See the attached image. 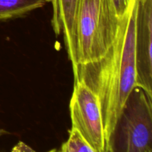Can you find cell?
Here are the masks:
<instances>
[{
	"mask_svg": "<svg viewBox=\"0 0 152 152\" xmlns=\"http://www.w3.org/2000/svg\"><path fill=\"white\" fill-rule=\"evenodd\" d=\"M136 0L120 17L118 31L106 53L93 62L79 65L74 81L88 86L99 98L105 142L136 86Z\"/></svg>",
	"mask_w": 152,
	"mask_h": 152,
	"instance_id": "1",
	"label": "cell"
},
{
	"mask_svg": "<svg viewBox=\"0 0 152 152\" xmlns=\"http://www.w3.org/2000/svg\"><path fill=\"white\" fill-rule=\"evenodd\" d=\"M120 19L112 0H80L78 65L96 60L106 53L116 38Z\"/></svg>",
	"mask_w": 152,
	"mask_h": 152,
	"instance_id": "2",
	"label": "cell"
},
{
	"mask_svg": "<svg viewBox=\"0 0 152 152\" xmlns=\"http://www.w3.org/2000/svg\"><path fill=\"white\" fill-rule=\"evenodd\" d=\"M152 97L135 86L106 142V152H152Z\"/></svg>",
	"mask_w": 152,
	"mask_h": 152,
	"instance_id": "3",
	"label": "cell"
},
{
	"mask_svg": "<svg viewBox=\"0 0 152 152\" xmlns=\"http://www.w3.org/2000/svg\"><path fill=\"white\" fill-rule=\"evenodd\" d=\"M73 129H76L96 152H106L105 130L99 98L80 81H74L70 101Z\"/></svg>",
	"mask_w": 152,
	"mask_h": 152,
	"instance_id": "4",
	"label": "cell"
},
{
	"mask_svg": "<svg viewBox=\"0 0 152 152\" xmlns=\"http://www.w3.org/2000/svg\"><path fill=\"white\" fill-rule=\"evenodd\" d=\"M136 86L152 97V0H136Z\"/></svg>",
	"mask_w": 152,
	"mask_h": 152,
	"instance_id": "5",
	"label": "cell"
},
{
	"mask_svg": "<svg viewBox=\"0 0 152 152\" xmlns=\"http://www.w3.org/2000/svg\"><path fill=\"white\" fill-rule=\"evenodd\" d=\"M80 0H48L53 6L51 25L56 36L63 34L65 48L71 61L73 72L77 61V13Z\"/></svg>",
	"mask_w": 152,
	"mask_h": 152,
	"instance_id": "6",
	"label": "cell"
},
{
	"mask_svg": "<svg viewBox=\"0 0 152 152\" xmlns=\"http://www.w3.org/2000/svg\"><path fill=\"white\" fill-rule=\"evenodd\" d=\"M47 2L48 0H0V21L22 17Z\"/></svg>",
	"mask_w": 152,
	"mask_h": 152,
	"instance_id": "7",
	"label": "cell"
},
{
	"mask_svg": "<svg viewBox=\"0 0 152 152\" xmlns=\"http://www.w3.org/2000/svg\"><path fill=\"white\" fill-rule=\"evenodd\" d=\"M60 152H96L76 129L71 128L69 137L64 142Z\"/></svg>",
	"mask_w": 152,
	"mask_h": 152,
	"instance_id": "8",
	"label": "cell"
},
{
	"mask_svg": "<svg viewBox=\"0 0 152 152\" xmlns=\"http://www.w3.org/2000/svg\"><path fill=\"white\" fill-rule=\"evenodd\" d=\"M119 17H122L127 11L133 0H112Z\"/></svg>",
	"mask_w": 152,
	"mask_h": 152,
	"instance_id": "9",
	"label": "cell"
},
{
	"mask_svg": "<svg viewBox=\"0 0 152 152\" xmlns=\"http://www.w3.org/2000/svg\"><path fill=\"white\" fill-rule=\"evenodd\" d=\"M4 134H6L5 131L2 130V129H0V137L2 136V135Z\"/></svg>",
	"mask_w": 152,
	"mask_h": 152,
	"instance_id": "10",
	"label": "cell"
},
{
	"mask_svg": "<svg viewBox=\"0 0 152 152\" xmlns=\"http://www.w3.org/2000/svg\"><path fill=\"white\" fill-rule=\"evenodd\" d=\"M48 152H60V150H57V149H53V150H50V151Z\"/></svg>",
	"mask_w": 152,
	"mask_h": 152,
	"instance_id": "11",
	"label": "cell"
}]
</instances>
